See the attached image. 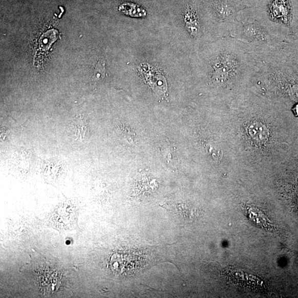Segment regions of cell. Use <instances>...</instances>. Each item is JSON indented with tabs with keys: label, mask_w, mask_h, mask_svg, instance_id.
Listing matches in <instances>:
<instances>
[{
	"label": "cell",
	"mask_w": 298,
	"mask_h": 298,
	"mask_svg": "<svg viewBox=\"0 0 298 298\" xmlns=\"http://www.w3.org/2000/svg\"><path fill=\"white\" fill-rule=\"evenodd\" d=\"M272 15L274 20L287 26L290 25V8L286 0H276L273 5Z\"/></svg>",
	"instance_id": "cell-2"
},
{
	"label": "cell",
	"mask_w": 298,
	"mask_h": 298,
	"mask_svg": "<svg viewBox=\"0 0 298 298\" xmlns=\"http://www.w3.org/2000/svg\"><path fill=\"white\" fill-rule=\"evenodd\" d=\"M246 36L252 40L266 41L268 38L265 28L256 24H247L244 26Z\"/></svg>",
	"instance_id": "cell-4"
},
{
	"label": "cell",
	"mask_w": 298,
	"mask_h": 298,
	"mask_svg": "<svg viewBox=\"0 0 298 298\" xmlns=\"http://www.w3.org/2000/svg\"><path fill=\"white\" fill-rule=\"evenodd\" d=\"M247 215L255 224L261 227L266 228L270 224L267 216L258 208L254 207L248 208Z\"/></svg>",
	"instance_id": "cell-5"
},
{
	"label": "cell",
	"mask_w": 298,
	"mask_h": 298,
	"mask_svg": "<svg viewBox=\"0 0 298 298\" xmlns=\"http://www.w3.org/2000/svg\"><path fill=\"white\" fill-rule=\"evenodd\" d=\"M58 32L54 30H49L42 36L39 41L40 47L42 51H47L58 38Z\"/></svg>",
	"instance_id": "cell-6"
},
{
	"label": "cell",
	"mask_w": 298,
	"mask_h": 298,
	"mask_svg": "<svg viewBox=\"0 0 298 298\" xmlns=\"http://www.w3.org/2000/svg\"><path fill=\"white\" fill-rule=\"evenodd\" d=\"M241 66L236 55L224 52L218 56L215 63L212 79L218 83H224L238 73Z\"/></svg>",
	"instance_id": "cell-1"
},
{
	"label": "cell",
	"mask_w": 298,
	"mask_h": 298,
	"mask_svg": "<svg viewBox=\"0 0 298 298\" xmlns=\"http://www.w3.org/2000/svg\"><path fill=\"white\" fill-rule=\"evenodd\" d=\"M216 9L219 16L223 18L229 17L233 13V10L231 5L225 0L219 1Z\"/></svg>",
	"instance_id": "cell-7"
},
{
	"label": "cell",
	"mask_w": 298,
	"mask_h": 298,
	"mask_svg": "<svg viewBox=\"0 0 298 298\" xmlns=\"http://www.w3.org/2000/svg\"><path fill=\"white\" fill-rule=\"evenodd\" d=\"M248 133L253 140L260 144L265 143L269 137V130L267 126L260 122L251 124L248 126Z\"/></svg>",
	"instance_id": "cell-3"
}]
</instances>
